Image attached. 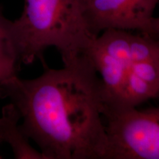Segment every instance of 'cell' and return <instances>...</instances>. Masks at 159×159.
I'll list each match as a JSON object with an SVG mask.
<instances>
[{
  "mask_svg": "<svg viewBox=\"0 0 159 159\" xmlns=\"http://www.w3.org/2000/svg\"><path fill=\"white\" fill-rule=\"evenodd\" d=\"M0 98L16 107L21 130L46 159H105L102 85L87 55L37 78L4 80Z\"/></svg>",
  "mask_w": 159,
  "mask_h": 159,
  "instance_id": "cell-1",
  "label": "cell"
},
{
  "mask_svg": "<svg viewBox=\"0 0 159 159\" xmlns=\"http://www.w3.org/2000/svg\"><path fill=\"white\" fill-rule=\"evenodd\" d=\"M21 63L43 60L55 47L63 64L86 55L96 36L89 30L80 0H25L23 11L13 21Z\"/></svg>",
  "mask_w": 159,
  "mask_h": 159,
  "instance_id": "cell-2",
  "label": "cell"
},
{
  "mask_svg": "<svg viewBox=\"0 0 159 159\" xmlns=\"http://www.w3.org/2000/svg\"><path fill=\"white\" fill-rule=\"evenodd\" d=\"M86 55L100 79L104 114L117 112L122 108L127 78L134 61H159V39L129 30H107L95 38Z\"/></svg>",
  "mask_w": 159,
  "mask_h": 159,
  "instance_id": "cell-3",
  "label": "cell"
},
{
  "mask_svg": "<svg viewBox=\"0 0 159 159\" xmlns=\"http://www.w3.org/2000/svg\"><path fill=\"white\" fill-rule=\"evenodd\" d=\"M105 159H159V107L104 114Z\"/></svg>",
  "mask_w": 159,
  "mask_h": 159,
  "instance_id": "cell-4",
  "label": "cell"
},
{
  "mask_svg": "<svg viewBox=\"0 0 159 159\" xmlns=\"http://www.w3.org/2000/svg\"><path fill=\"white\" fill-rule=\"evenodd\" d=\"M158 1L80 0V5L86 25L94 36L107 30H123L155 37L153 14Z\"/></svg>",
  "mask_w": 159,
  "mask_h": 159,
  "instance_id": "cell-5",
  "label": "cell"
},
{
  "mask_svg": "<svg viewBox=\"0 0 159 159\" xmlns=\"http://www.w3.org/2000/svg\"><path fill=\"white\" fill-rule=\"evenodd\" d=\"M20 114L13 103L2 108L0 118V141L11 147L15 158L18 159H46L43 155L30 144L29 138L18 125Z\"/></svg>",
  "mask_w": 159,
  "mask_h": 159,
  "instance_id": "cell-6",
  "label": "cell"
},
{
  "mask_svg": "<svg viewBox=\"0 0 159 159\" xmlns=\"http://www.w3.org/2000/svg\"><path fill=\"white\" fill-rule=\"evenodd\" d=\"M21 63L13 21L7 19L0 8V83L18 76Z\"/></svg>",
  "mask_w": 159,
  "mask_h": 159,
  "instance_id": "cell-7",
  "label": "cell"
},
{
  "mask_svg": "<svg viewBox=\"0 0 159 159\" xmlns=\"http://www.w3.org/2000/svg\"><path fill=\"white\" fill-rule=\"evenodd\" d=\"M153 34L155 37L159 39V17L155 18L154 19Z\"/></svg>",
  "mask_w": 159,
  "mask_h": 159,
  "instance_id": "cell-8",
  "label": "cell"
},
{
  "mask_svg": "<svg viewBox=\"0 0 159 159\" xmlns=\"http://www.w3.org/2000/svg\"><path fill=\"white\" fill-rule=\"evenodd\" d=\"M2 144V142H1V141H0V144ZM1 158H2V157L1 154H0V159H1Z\"/></svg>",
  "mask_w": 159,
  "mask_h": 159,
  "instance_id": "cell-9",
  "label": "cell"
},
{
  "mask_svg": "<svg viewBox=\"0 0 159 159\" xmlns=\"http://www.w3.org/2000/svg\"><path fill=\"white\" fill-rule=\"evenodd\" d=\"M158 98H159V95H158Z\"/></svg>",
  "mask_w": 159,
  "mask_h": 159,
  "instance_id": "cell-10",
  "label": "cell"
}]
</instances>
